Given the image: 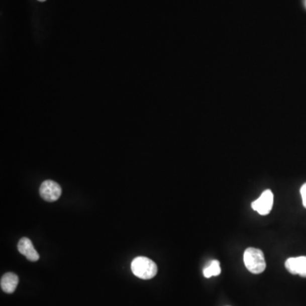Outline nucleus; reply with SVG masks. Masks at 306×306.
Masks as SVG:
<instances>
[{
  "instance_id": "423d86ee",
  "label": "nucleus",
  "mask_w": 306,
  "mask_h": 306,
  "mask_svg": "<svg viewBox=\"0 0 306 306\" xmlns=\"http://www.w3.org/2000/svg\"><path fill=\"white\" fill-rule=\"evenodd\" d=\"M20 253L26 256L30 261H37L39 259V254L36 249L33 247L32 241L28 237H22L17 245Z\"/></svg>"
},
{
  "instance_id": "39448f33",
  "label": "nucleus",
  "mask_w": 306,
  "mask_h": 306,
  "mask_svg": "<svg viewBox=\"0 0 306 306\" xmlns=\"http://www.w3.org/2000/svg\"><path fill=\"white\" fill-rule=\"evenodd\" d=\"M285 267L289 273L306 277V256L289 258L285 262Z\"/></svg>"
},
{
  "instance_id": "f257e3e1",
  "label": "nucleus",
  "mask_w": 306,
  "mask_h": 306,
  "mask_svg": "<svg viewBox=\"0 0 306 306\" xmlns=\"http://www.w3.org/2000/svg\"><path fill=\"white\" fill-rule=\"evenodd\" d=\"M243 261L248 271L253 274L262 273L266 268L265 255L259 248H247L243 254Z\"/></svg>"
},
{
  "instance_id": "20e7f679",
  "label": "nucleus",
  "mask_w": 306,
  "mask_h": 306,
  "mask_svg": "<svg viewBox=\"0 0 306 306\" xmlns=\"http://www.w3.org/2000/svg\"><path fill=\"white\" fill-rule=\"evenodd\" d=\"M39 194L42 198L47 201H55L60 198L61 195V185L53 180H45L39 188Z\"/></svg>"
},
{
  "instance_id": "1a4fd4ad",
  "label": "nucleus",
  "mask_w": 306,
  "mask_h": 306,
  "mask_svg": "<svg viewBox=\"0 0 306 306\" xmlns=\"http://www.w3.org/2000/svg\"><path fill=\"white\" fill-rule=\"evenodd\" d=\"M300 194L302 196V201H303V206L306 209V183H304L300 188Z\"/></svg>"
},
{
  "instance_id": "0eeeda50",
  "label": "nucleus",
  "mask_w": 306,
  "mask_h": 306,
  "mask_svg": "<svg viewBox=\"0 0 306 306\" xmlns=\"http://www.w3.org/2000/svg\"><path fill=\"white\" fill-rule=\"evenodd\" d=\"M19 283V278L13 272H8L2 276L0 285L4 292L12 293L17 289V285Z\"/></svg>"
},
{
  "instance_id": "7ed1b4c3",
  "label": "nucleus",
  "mask_w": 306,
  "mask_h": 306,
  "mask_svg": "<svg viewBox=\"0 0 306 306\" xmlns=\"http://www.w3.org/2000/svg\"><path fill=\"white\" fill-rule=\"evenodd\" d=\"M274 196L272 191L266 190L263 192L259 198L252 202V209L259 213L260 215H267L273 207Z\"/></svg>"
},
{
  "instance_id": "f03ea898",
  "label": "nucleus",
  "mask_w": 306,
  "mask_h": 306,
  "mask_svg": "<svg viewBox=\"0 0 306 306\" xmlns=\"http://www.w3.org/2000/svg\"><path fill=\"white\" fill-rule=\"evenodd\" d=\"M133 274L139 278L149 280L154 277L157 273L156 263L146 257H137L131 263Z\"/></svg>"
},
{
  "instance_id": "9d476101",
  "label": "nucleus",
  "mask_w": 306,
  "mask_h": 306,
  "mask_svg": "<svg viewBox=\"0 0 306 306\" xmlns=\"http://www.w3.org/2000/svg\"><path fill=\"white\" fill-rule=\"evenodd\" d=\"M38 1H40V2H44V1H46V0H38Z\"/></svg>"
},
{
  "instance_id": "6e6552de",
  "label": "nucleus",
  "mask_w": 306,
  "mask_h": 306,
  "mask_svg": "<svg viewBox=\"0 0 306 306\" xmlns=\"http://www.w3.org/2000/svg\"><path fill=\"white\" fill-rule=\"evenodd\" d=\"M221 264L218 260H212L210 265L203 269V276L206 278H210L212 276H217L221 274Z\"/></svg>"
}]
</instances>
